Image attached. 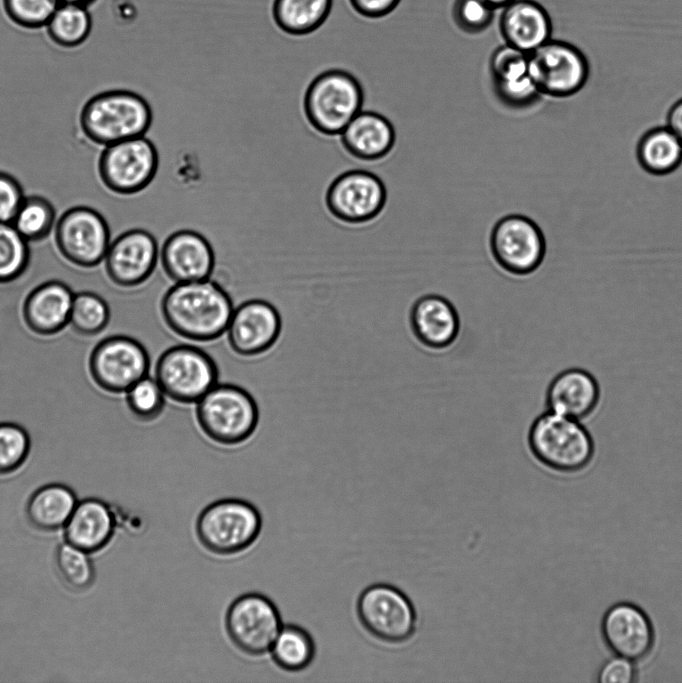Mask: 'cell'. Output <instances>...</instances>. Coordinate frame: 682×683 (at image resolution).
<instances>
[{
	"instance_id": "1",
	"label": "cell",
	"mask_w": 682,
	"mask_h": 683,
	"mask_svg": "<svg viewBox=\"0 0 682 683\" xmlns=\"http://www.w3.org/2000/svg\"><path fill=\"white\" fill-rule=\"evenodd\" d=\"M160 308L172 332L197 342L221 337L234 310L230 295L211 279L175 283L164 294Z\"/></svg>"
},
{
	"instance_id": "2",
	"label": "cell",
	"mask_w": 682,
	"mask_h": 683,
	"mask_svg": "<svg viewBox=\"0 0 682 683\" xmlns=\"http://www.w3.org/2000/svg\"><path fill=\"white\" fill-rule=\"evenodd\" d=\"M528 449L545 468L559 474H577L593 462L596 445L584 422L545 410L531 422Z\"/></svg>"
},
{
	"instance_id": "3",
	"label": "cell",
	"mask_w": 682,
	"mask_h": 683,
	"mask_svg": "<svg viewBox=\"0 0 682 683\" xmlns=\"http://www.w3.org/2000/svg\"><path fill=\"white\" fill-rule=\"evenodd\" d=\"M153 120L147 100L130 90H108L83 106L79 123L84 135L98 145L144 136Z\"/></svg>"
},
{
	"instance_id": "4",
	"label": "cell",
	"mask_w": 682,
	"mask_h": 683,
	"mask_svg": "<svg viewBox=\"0 0 682 683\" xmlns=\"http://www.w3.org/2000/svg\"><path fill=\"white\" fill-rule=\"evenodd\" d=\"M363 101V88L353 74L343 69H329L308 85L303 110L316 132L336 136L362 110Z\"/></svg>"
},
{
	"instance_id": "5",
	"label": "cell",
	"mask_w": 682,
	"mask_h": 683,
	"mask_svg": "<svg viewBox=\"0 0 682 683\" xmlns=\"http://www.w3.org/2000/svg\"><path fill=\"white\" fill-rule=\"evenodd\" d=\"M196 404L195 415L199 428L217 444H241L248 440L257 428V403L253 396L240 386L217 383Z\"/></svg>"
},
{
	"instance_id": "6",
	"label": "cell",
	"mask_w": 682,
	"mask_h": 683,
	"mask_svg": "<svg viewBox=\"0 0 682 683\" xmlns=\"http://www.w3.org/2000/svg\"><path fill=\"white\" fill-rule=\"evenodd\" d=\"M262 518L245 500L227 498L206 506L196 520V535L210 553L231 556L248 549L258 538Z\"/></svg>"
},
{
	"instance_id": "7",
	"label": "cell",
	"mask_w": 682,
	"mask_h": 683,
	"mask_svg": "<svg viewBox=\"0 0 682 683\" xmlns=\"http://www.w3.org/2000/svg\"><path fill=\"white\" fill-rule=\"evenodd\" d=\"M154 378L166 397L181 403H197L218 380L214 359L203 349L188 345H175L158 358Z\"/></svg>"
},
{
	"instance_id": "8",
	"label": "cell",
	"mask_w": 682,
	"mask_h": 683,
	"mask_svg": "<svg viewBox=\"0 0 682 683\" xmlns=\"http://www.w3.org/2000/svg\"><path fill=\"white\" fill-rule=\"evenodd\" d=\"M356 612L363 628L381 642L402 643L416 631L417 615L412 602L389 584L366 587L358 597Z\"/></svg>"
},
{
	"instance_id": "9",
	"label": "cell",
	"mask_w": 682,
	"mask_h": 683,
	"mask_svg": "<svg viewBox=\"0 0 682 683\" xmlns=\"http://www.w3.org/2000/svg\"><path fill=\"white\" fill-rule=\"evenodd\" d=\"M489 246L498 267L514 277L535 273L546 255V240L541 228L521 214L500 218L492 228Z\"/></svg>"
},
{
	"instance_id": "10",
	"label": "cell",
	"mask_w": 682,
	"mask_h": 683,
	"mask_svg": "<svg viewBox=\"0 0 682 683\" xmlns=\"http://www.w3.org/2000/svg\"><path fill=\"white\" fill-rule=\"evenodd\" d=\"M158 167V151L145 135L105 146L98 161L103 184L120 195H133L146 189Z\"/></svg>"
},
{
	"instance_id": "11",
	"label": "cell",
	"mask_w": 682,
	"mask_h": 683,
	"mask_svg": "<svg viewBox=\"0 0 682 683\" xmlns=\"http://www.w3.org/2000/svg\"><path fill=\"white\" fill-rule=\"evenodd\" d=\"M530 74L542 96L576 95L589 78V64L580 49L562 40L549 39L528 54Z\"/></svg>"
},
{
	"instance_id": "12",
	"label": "cell",
	"mask_w": 682,
	"mask_h": 683,
	"mask_svg": "<svg viewBox=\"0 0 682 683\" xmlns=\"http://www.w3.org/2000/svg\"><path fill=\"white\" fill-rule=\"evenodd\" d=\"M281 628L276 605L260 593L237 597L225 615V629L230 641L239 651L252 657L266 654Z\"/></svg>"
},
{
	"instance_id": "13",
	"label": "cell",
	"mask_w": 682,
	"mask_h": 683,
	"mask_svg": "<svg viewBox=\"0 0 682 683\" xmlns=\"http://www.w3.org/2000/svg\"><path fill=\"white\" fill-rule=\"evenodd\" d=\"M150 358L136 339L114 335L101 340L89 357V371L98 387L108 393H125L148 375Z\"/></svg>"
},
{
	"instance_id": "14",
	"label": "cell",
	"mask_w": 682,
	"mask_h": 683,
	"mask_svg": "<svg viewBox=\"0 0 682 683\" xmlns=\"http://www.w3.org/2000/svg\"><path fill=\"white\" fill-rule=\"evenodd\" d=\"M55 243L70 263L92 268L105 258L110 246V229L95 209L76 206L66 210L55 225Z\"/></svg>"
},
{
	"instance_id": "15",
	"label": "cell",
	"mask_w": 682,
	"mask_h": 683,
	"mask_svg": "<svg viewBox=\"0 0 682 683\" xmlns=\"http://www.w3.org/2000/svg\"><path fill=\"white\" fill-rule=\"evenodd\" d=\"M387 191L374 173L355 169L337 176L327 188L325 205L329 213L346 224H363L384 209Z\"/></svg>"
},
{
	"instance_id": "16",
	"label": "cell",
	"mask_w": 682,
	"mask_h": 683,
	"mask_svg": "<svg viewBox=\"0 0 682 683\" xmlns=\"http://www.w3.org/2000/svg\"><path fill=\"white\" fill-rule=\"evenodd\" d=\"M601 636L613 655L639 662L646 659L655 645L654 625L638 605L618 602L603 614Z\"/></svg>"
},
{
	"instance_id": "17",
	"label": "cell",
	"mask_w": 682,
	"mask_h": 683,
	"mask_svg": "<svg viewBox=\"0 0 682 683\" xmlns=\"http://www.w3.org/2000/svg\"><path fill=\"white\" fill-rule=\"evenodd\" d=\"M160 249L149 231L135 228L116 237L104 258L105 270L111 281L124 288L143 284L153 273Z\"/></svg>"
},
{
	"instance_id": "18",
	"label": "cell",
	"mask_w": 682,
	"mask_h": 683,
	"mask_svg": "<svg viewBox=\"0 0 682 683\" xmlns=\"http://www.w3.org/2000/svg\"><path fill=\"white\" fill-rule=\"evenodd\" d=\"M277 309L263 299H250L234 308L226 332L231 349L238 355L253 357L268 351L281 333Z\"/></svg>"
},
{
	"instance_id": "19",
	"label": "cell",
	"mask_w": 682,
	"mask_h": 683,
	"mask_svg": "<svg viewBox=\"0 0 682 683\" xmlns=\"http://www.w3.org/2000/svg\"><path fill=\"white\" fill-rule=\"evenodd\" d=\"M408 322L416 342L435 353L452 347L461 332V320L456 307L449 299L435 293L424 294L412 303Z\"/></svg>"
},
{
	"instance_id": "20",
	"label": "cell",
	"mask_w": 682,
	"mask_h": 683,
	"mask_svg": "<svg viewBox=\"0 0 682 683\" xmlns=\"http://www.w3.org/2000/svg\"><path fill=\"white\" fill-rule=\"evenodd\" d=\"M493 91L505 107L525 110L536 105L542 95L528 64V54L507 44L497 47L489 59Z\"/></svg>"
},
{
	"instance_id": "21",
	"label": "cell",
	"mask_w": 682,
	"mask_h": 683,
	"mask_svg": "<svg viewBox=\"0 0 682 683\" xmlns=\"http://www.w3.org/2000/svg\"><path fill=\"white\" fill-rule=\"evenodd\" d=\"M601 401L598 379L580 367L559 371L545 390L546 410L584 423L598 412Z\"/></svg>"
},
{
	"instance_id": "22",
	"label": "cell",
	"mask_w": 682,
	"mask_h": 683,
	"mask_svg": "<svg viewBox=\"0 0 682 683\" xmlns=\"http://www.w3.org/2000/svg\"><path fill=\"white\" fill-rule=\"evenodd\" d=\"M159 258L165 274L174 283L210 279L215 268L211 243L192 229L171 233L161 246Z\"/></svg>"
},
{
	"instance_id": "23",
	"label": "cell",
	"mask_w": 682,
	"mask_h": 683,
	"mask_svg": "<svg viewBox=\"0 0 682 683\" xmlns=\"http://www.w3.org/2000/svg\"><path fill=\"white\" fill-rule=\"evenodd\" d=\"M73 298L70 287L61 281L40 284L24 300V323L29 330L41 336L61 332L69 324Z\"/></svg>"
},
{
	"instance_id": "24",
	"label": "cell",
	"mask_w": 682,
	"mask_h": 683,
	"mask_svg": "<svg viewBox=\"0 0 682 683\" xmlns=\"http://www.w3.org/2000/svg\"><path fill=\"white\" fill-rule=\"evenodd\" d=\"M499 30L504 43L529 54L551 39L546 9L534 0H514L502 9Z\"/></svg>"
},
{
	"instance_id": "25",
	"label": "cell",
	"mask_w": 682,
	"mask_h": 683,
	"mask_svg": "<svg viewBox=\"0 0 682 683\" xmlns=\"http://www.w3.org/2000/svg\"><path fill=\"white\" fill-rule=\"evenodd\" d=\"M340 140L352 157L361 161H377L392 151L396 133L385 116L361 110L341 132Z\"/></svg>"
},
{
	"instance_id": "26",
	"label": "cell",
	"mask_w": 682,
	"mask_h": 683,
	"mask_svg": "<svg viewBox=\"0 0 682 683\" xmlns=\"http://www.w3.org/2000/svg\"><path fill=\"white\" fill-rule=\"evenodd\" d=\"M64 527L66 542L92 553L109 542L114 530V517L102 501L86 499L76 504Z\"/></svg>"
},
{
	"instance_id": "27",
	"label": "cell",
	"mask_w": 682,
	"mask_h": 683,
	"mask_svg": "<svg viewBox=\"0 0 682 683\" xmlns=\"http://www.w3.org/2000/svg\"><path fill=\"white\" fill-rule=\"evenodd\" d=\"M636 156L644 171L665 176L682 164V142L666 125L654 127L640 138Z\"/></svg>"
},
{
	"instance_id": "28",
	"label": "cell",
	"mask_w": 682,
	"mask_h": 683,
	"mask_svg": "<svg viewBox=\"0 0 682 683\" xmlns=\"http://www.w3.org/2000/svg\"><path fill=\"white\" fill-rule=\"evenodd\" d=\"M77 504L73 491L62 484H49L35 491L26 506L29 523L42 531L66 524Z\"/></svg>"
},
{
	"instance_id": "29",
	"label": "cell",
	"mask_w": 682,
	"mask_h": 683,
	"mask_svg": "<svg viewBox=\"0 0 682 683\" xmlns=\"http://www.w3.org/2000/svg\"><path fill=\"white\" fill-rule=\"evenodd\" d=\"M332 6L333 0H274L272 17L282 32L306 36L325 23Z\"/></svg>"
},
{
	"instance_id": "30",
	"label": "cell",
	"mask_w": 682,
	"mask_h": 683,
	"mask_svg": "<svg viewBox=\"0 0 682 683\" xmlns=\"http://www.w3.org/2000/svg\"><path fill=\"white\" fill-rule=\"evenodd\" d=\"M270 650L274 663L288 672L304 670L315 656L311 635L293 624L282 626Z\"/></svg>"
},
{
	"instance_id": "31",
	"label": "cell",
	"mask_w": 682,
	"mask_h": 683,
	"mask_svg": "<svg viewBox=\"0 0 682 683\" xmlns=\"http://www.w3.org/2000/svg\"><path fill=\"white\" fill-rule=\"evenodd\" d=\"M46 27L48 36L55 44L64 48H74L88 38L92 29V19L87 7L60 3Z\"/></svg>"
},
{
	"instance_id": "32",
	"label": "cell",
	"mask_w": 682,
	"mask_h": 683,
	"mask_svg": "<svg viewBox=\"0 0 682 683\" xmlns=\"http://www.w3.org/2000/svg\"><path fill=\"white\" fill-rule=\"evenodd\" d=\"M55 218L52 203L42 196L32 195L24 198L11 224L28 242H38L50 234Z\"/></svg>"
},
{
	"instance_id": "33",
	"label": "cell",
	"mask_w": 682,
	"mask_h": 683,
	"mask_svg": "<svg viewBox=\"0 0 682 683\" xmlns=\"http://www.w3.org/2000/svg\"><path fill=\"white\" fill-rule=\"evenodd\" d=\"M109 307L96 293L84 291L74 294L69 325L81 336H95L109 321Z\"/></svg>"
},
{
	"instance_id": "34",
	"label": "cell",
	"mask_w": 682,
	"mask_h": 683,
	"mask_svg": "<svg viewBox=\"0 0 682 683\" xmlns=\"http://www.w3.org/2000/svg\"><path fill=\"white\" fill-rule=\"evenodd\" d=\"M30 261L28 241L11 223L0 222V284L17 280Z\"/></svg>"
},
{
	"instance_id": "35",
	"label": "cell",
	"mask_w": 682,
	"mask_h": 683,
	"mask_svg": "<svg viewBox=\"0 0 682 683\" xmlns=\"http://www.w3.org/2000/svg\"><path fill=\"white\" fill-rule=\"evenodd\" d=\"M55 564L62 581L74 591L87 590L94 582L95 571L88 553L68 542L58 546Z\"/></svg>"
},
{
	"instance_id": "36",
	"label": "cell",
	"mask_w": 682,
	"mask_h": 683,
	"mask_svg": "<svg viewBox=\"0 0 682 683\" xmlns=\"http://www.w3.org/2000/svg\"><path fill=\"white\" fill-rule=\"evenodd\" d=\"M126 404L130 412L141 421L155 420L165 406V394L153 377L138 380L126 392Z\"/></svg>"
},
{
	"instance_id": "37",
	"label": "cell",
	"mask_w": 682,
	"mask_h": 683,
	"mask_svg": "<svg viewBox=\"0 0 682 683\" xmlns=\"http://www.w3.org/2000/svg\"><path fill=\"white\" fill-rule=\"evenodd\" d=\"M27 431L13 422H0V475L17 470L30 451Z\"/></svg>"
},
{
	"instance_id": "38",
	"label": "cell",
	"mask_w": 682,
	"mask_h": 683,
	"mask_svg": "<svg viewBox=\"0 0 682 683\" xmlns=\"http://www.w3.org/2000/svg\"><path fill=\"white\" fill-rule=\"evenodd\" d=\"M59 4V0H3L8 18L27 29L46 26Z\"/></svg>"
},
{
	"instance_id": "39",
	"label": "cell",
	"mask_w": 682,
	"mask_h": 683,
	"mask_svg": "<svg viewBox=\"0 0 682 683\" xmlns=\"http://www.w3.org/2000/svg\"><path fill=\"white\" fill-rule=\"evenodd\" d=\"M495 11L482 0H455L452 17L464 33L479 34L492 24Z\"/></svg>"
},
{
	"instance_id": "40",
	"label": "cell",
	"mask_w": 682,
	"mask_h": 683,
	"mask_svg": "<svg viewBox=\"0 0 682 683\" xmlns=\"http://www.w3.org/2000/svg\"><path fill=\"white\" fill-rule=\"evenodd\" d=\"M24 198V191L18 180L0 171V222L12 223Z\"/></svg>"
},
{
	"instance_id": "41",
	"label": "cell",
	"mask_w": 682,
	"mask_h": 683,
	"mask_svg": "<svg viewBox=\"0 0 682 683\" xmlns=\"http://www.w3.org/2000/svg\"><path fill=\"white\" fill-rule=\"evenodd\" d=\"M636 662L614 655L605 660L596 674L599 683H633L637 681Z\"/></svg>"
},
{
	"instance_id": "42",
	"label": "cell",
	"mask_w": 682,
	"mask_h": 683,
	"mask_svg": "<svg viewBox=\"0 0 682 683\" xmlns=\"http://www.w3.org/2000/svg\"><path fill=\"white\" fill-rule=\"evenodd\" d=\"M401 0H349L353 10L360 16L378 19L387 16Z\"/></svg>"
},
{
	"instance_id": "43",
	"label": "cell",
	"mask_w": 682,
	"mask_h": 683,
	"mask_svg": "<svg viewBox=\"0 0 682 683\" xmlns=\"http://www.w3.org/2000/svg\"><path fill=\"white\" fill-rule=\"evenodd\" d=\"M682 142V98L678 99L669 108L666 116V124Z\"/></svg>"
},
{
	"instance_id": "44",
	"label": "cell",
	"mask_w": 682,
	"mask_h": 683,
	"mask_svg": "<svg viewBox=\"0 0 682 683\" xmlns=\"http://www.w3.org/2000/svg\"><path fill=\"white\" fill-rule=\"evenodd\" d=\"M482 1H484L486 4H488L493 9L497 10V9H503L505 6H507L508 4H510L514 0H482Z\"/></svg>"
},
{
	"instance_id": "45",
	"label": "cell",
	"mask_w": 682,
	"mask_h": 683,
	"mask_svg": "<svg viewBox=\"0 0 682 683\" xmlns=\"http://www.w3.org/2000/svg\"><path fill=\"white\" fill-rule=\"evenodd\" d=\"M60 3H70V4H77V5H82L85 7H88L89 5L93 4L96 0H59Z\"/></svg>"
}]
</instances>
